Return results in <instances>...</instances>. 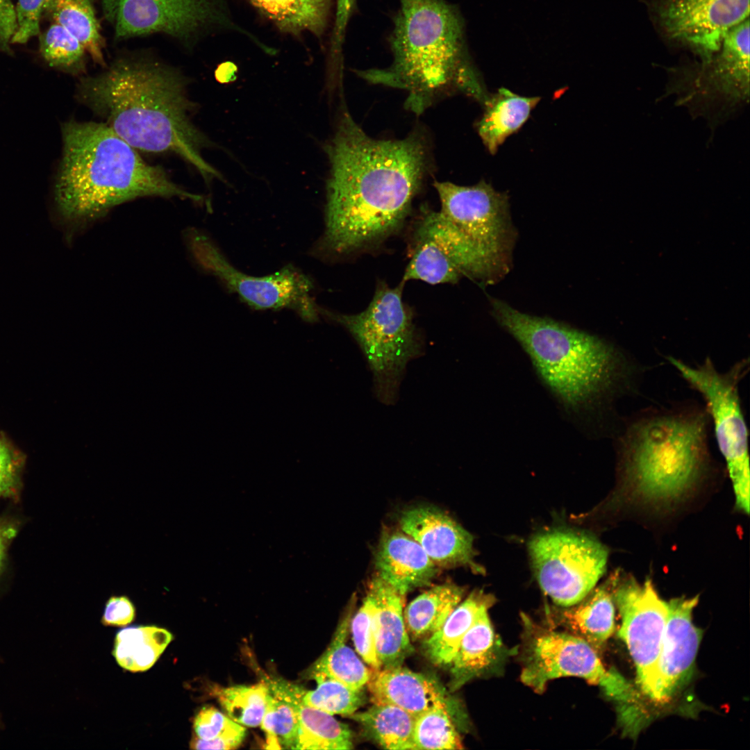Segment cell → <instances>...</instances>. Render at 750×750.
I'll list each match as a JSON object with an SVG mask.
<instances>
[{"instance_id": "cell-1", "label": "cell", "mask_w": 750, "mask_h": 750, "mask_svg": "<svg viewBox=\"0 0 750 750\" xmlns=\"http://www.w3.org/2000/svg\"><path fill=\"white\" fill-rule=\"evenodd\" d=\"M331 163L320 251L344 254L376 244L407 217L427 167L426 146L369 137L344 112L326 147Z\"/></svg>"}, {"instance_id": "cell-2", "label": "cell", "mask_w": 750, "mask_h": 750, "mask_svg": "<svg viewBox=\"0 0 750 750\" xmlns=\"http://www.w3.org/2000/svg\"><path fill=\"white\" fill-rule=\"evenodd\" d=\"M103 67L80 78V102L136 150L174 153L207 183L221 178L202 157L211 142L190 118L195 106L177 67L144 53L117 56Z\"/></svg>"}, {"instance_id": "cell-3", "label": "cell", "mask_w": 750, "mask_h": 750, "mask_svg": "<svg viewBox=\"0 0 750 750\" xmlns=\"http://www.w3.org/2000/svg\"><path fill=\"white\" fill-rule=\"evenodd\" d=\"M61 131L54 203L60 220L71 232L140 197L203 201L202 196L173 182L161 167L147 163L105 123L71 119L62 124Z\"/></svg>"}, {"instance_id": "cell-4", "label": "cell", "mask_w": 750, "mask_h": 750, "mask_svg": "<svg viewBox=\"0 0 750 750\" xmlns=\"http://www.w3.org/2000/svg\"><path fill=\"white\" fill-rule=\"evenodd\" d=\"M497 322L522 347L538 376L567 410L596 408L626 394L638 374L630 358L600 338L490 298Z\"/></svg>"}, {"instance_id": "cell-5", "label": "cell", "mask_w": 750, "mask_h": 750, "mask_svg": "<svg viewBox=\"0 0 750 750\" xmlns=\"http://www.w3.org/2000/svg\"><path fill=\"white\" fill-rule=\"evenodd\" d=\"M391 65L357 72L367 81L408 92L406 106L419 115L440 94L456 88L484 101L467 60L463 22L444 0H400L390 37Z\"/></svg>"}, {"instance_id": "cell-6", "label": "cell", "mask_w": 750, "mask_h": 750, "mask_svg": "<svg viewBox=\"0 0 750 750\" xmlns=\"http://www.w3.org/2000/svg\"><path fill=\"white\" fill-rule=\"evenodd\" d=\"M709 420L697 406L649 410L632 418L617 440L626 482L647 500L683 496L708 467Z\"/></svg>"}, {"instance_id": "cell-7", "label": "cell", "mask_w": 750, "mask_h": 750, "mask_svg": "<svg viewBox=\"0 0 750 750\" xmlns=\"http://www.w3.org/2000/svg\"><path fill=\"white\" fill-rule=\"evenodd\" d=\"M403 285L378 284L372 301L359 313L320 308V315L344 326L359 344L372 372L376 394L385 403L394 402L408 362L422 350L412 313L402 299Z\"/></svg>"}, {"instance_id": "cell-8", "label": "cell", "mask_w": 750, "mask_h": 750, "mask_svg": "<svg viewBox=\"0 0 750 750\" xmlns=\"http://www.w3.org/2000/svg\"><path fill=\"white\" fill-rule=\"evenodd\" d=\"M667 360L703 397L714 425L719 451L726 462L736 506L748 514L750 483L748 431L739 393V385L748 369V361L743 359L728 371L720 372L709 358L695 367L673 356H668Z\"/></svg>"}, {"instance_id": "cell-9", "label": "cell", "mask_w": 750, "mask_h": 750, "mask_svg": "<svg viewBox=\"0 0 750 750\" xmlns=\"http://www.w3.org/2000/svg\"><path fill=\"white\" fill-rule=\"evenodd\" d=\"M440 212L471 244L484 262L492 284L510 271L517 238L507 195L481 181L472 186L434 183Z\"/></svg>"}, {"instance_id": "cell-10", "label": "cell", "mask_w": 750, "mask_h": 750, "mask_svg": "<svg viewBox=\"0 0 750 750\" xmlns=\"http://www.w3.org/2000/svg\"><path fill=\"white\" fill-rule=\"evenodd\" d=\"M186 243L196 262L217 278L229 291L256 310H294L307 322H316L320 307L312 295L311 279L288 265L265 276L247 274L233 265L219 247L197 229L185 233Z\"/></svg>"}, {"instance_id": "cell-11", "label": "cell", "mask_w": 750, "mask_h": 750, "mask_svg": "<svg viewBox=\"0 0 750 750\" xmlns=\"http://www.w3.org/2000/svg\"><path fill=\"white\" fill-rule=\"evenodd\" d=\"M528 551L542 590L563 607L578 603L594 588L605 572L608 555L594 537L569 530L536 535Z\"/></svg>"}, {"instance_id": "cell-12", "label": "cell", "mask_w": 750, "mask_h": 750, "mask_svg": "<svg viewBox=\"0 0 750 750\" xmlns=\"http://www.w3.org/2000/svg\"><path fill=\"white\" fill-rule=\"evenodd\" d=\"M574 676L601 687L605 694L624 704L636 703L634 687L616 671L607 670L597 650L574 634L540 629L531 637L526 648L522 681L542 692L549 681Z\"/></svg>"}, {"instance_id": "cell-13", "label": "cell", "mask_w": 750, "mask_h": 750, "mask_svg": "<svg viewBox=\"0 0 750 750\" xmlns=\"http://www.w3.org/2000/svg\"><path fill=\"white\" fill-rule=\"evenodd\" d=\"M667 42L685 48L708 62L723 37L749 17V0H640Z\"/></svg>"}, {"instance_id": "cell-14", "label": "cell", "mask_w": 750, "mask_h": 750, "mask_svg": "<svg viewBox=\"0 0 750 750\" xmlns=\"http://www.w3.org/2000/svg\"><path fill=\"white\" fill-rule=\"evenodd\" d=\"M462 276L490 285L486 267L475 249L440 211L426 212L415 233L403 281L456 283Z\"/></svg>"}, {"instance_id": "cell-15", "label": "cell", "mask_w": 750, "mask_h": 750, "mask_svg": "<svg viewBox=\"0 0 750 750\" xmlns=\"http://www.w3.org/2000/svg\"><path fill=\"white\" fill-rule=\"evenodd\" d=\"M101 5L117 41L162 34L189 45L219 17L213 0H101Z\"/></svg>"}, {"instance_id": "cell-16", "label": "cell", "mask_w": 750, "mask_h": 750, "mask_svg": "<svg viewBox=\"0 0 750 750\" xmlns=\"http://www.w3.org/2000/svg\"><path fill=\"white\" fill-rule=\"evenodd\" d=\"M614 600L622 617L619 637L634 661L637 681L645 694L656 671L668 617L667 601L657 593L651 581L643 583L629 578L617 581Z\"/></svg>"}, {"instance_id": "cell-17", "label": "cell", "mask_w": 750, "mask_h": 750, "mask_svg": "<svg viewBox=\"0 0 750 750\" xmlns=\"http://www.w3.org/2000/svg\"><path fill=\"white\" fill-rule=\"evenodd\" d=\"M699 601L672 599L667 603L668 617L656 671L645 693L656 703H666L687 683L693 672L702 631L692 622V611Z\"/></svg>"}, {"instance_id": "cell-18", "label": "cell", "mask_w": 750, "mask_h": 750, "mask_svg": "<svg viewBox=\"0 0 750 750\" xmlns=\"http://www.w3.org/2000/svg\"><path fill=\"white\" fill-rule=\"evenodd\" d=\"M401 529L415 540L438 566L472 565V535L438 508L420 506L403 512Z\"/></svg>"}, {"instance_id": "cell-19", "label": "cell", "mask_w": 750, "mask_h": 750, "mask_svg": "<svg viewBox=\"0 0 750 750\" xmlns=\"http://www.w3.org/2000/svg\"><path fill=\"white\" fill-rule=\"evenodd\" d=\"M697 81L733 102L749 95V17L730 28L719 50L697 69Z\"/></svg>"}, {"instance_id": "cell-20", "label": "cell", "mask_w": 750, "mask_h": 750, "mask_svg": "<svg viewBox=\"0 0 750 750\" xmlns=\"http://www.w3.org/2000/svg\"><path fill=\"white\" fill-rule=\"evenodd\" d=\"M367 685L373 703L396 706L415 717L438 706L449 707L447 694L435 679L401 665L371 669Z\"/></svg>"}, {"instance_id": "cell-21", "label": "cell", "mask_w": 750, "mask_h": 750, "mask_svg": "<svg viewBox=\"0 0 750 750\" xmlns=\"http://www.w3.org/2000/svg\"><path fill=\"white\" fill-rule=\"evenodd\" d=\"M437 566L404 532L388 531L382 534L376 556L378 576L403 597L428 585L438 572Z\"/></svg>"}, {"instance_id": "cell-22", "label": "cell", "mask_w": 750, "mask_h": 750, "mask_svg": "<svg viewBox=\"0 0 750 750\" xmlns=\"http://www.w3.org/2000/svg\"><path fill=\"white\" fill-rule=\"evenodd\" d=\"M369 589L375 600L374 638L381 668L402 665L414 651L404 622L403 597L378 576Z\"/></svg>"}, {"instance_id": "cell-23", "label": "cell", "mask_w": 750, "mask_h": 750, "mask_svg": "<svg viewBox=\"0 0 750 750\" xmlns=\"http://www.w3.org/2000/svg\"><path fill=\"white\" fill-rule=\"evenodd\" d=\"M617 581L616 577H612L562 612L565 626L596 650L606 643L615 630L613 591Z\"/></svg>"}, {"instance_id": "cell-24", "label": "cell", "mask_w": 750, "mask_h": 750, "mask_svg": "<svg viewBox=\"0 0 750 750\" xmlns=\"http://www.w3.org/2000/svg\"><path fill=\"white\" fill-rule=\"evenodd\" d=\"M540 99L538 97L520 96L506 88H501L487 98L477 129L491 153H495L505 140L522 127Z\"/></svg>"}, {"instance_id": "cell-25", "label": "cell", "mask_w": 750, "mask_h": 750, "mask_svg": "<svg viewBox=\"0 0 750 750\" xmlns=\"http://www.w3.org/2000/svg\"><path fill=\"white\" fill-rule=\"evenodd\" d=\"M267 694L261 728L267 748L293 749L299 727L297 705L306 690L281 678L266 681Z\"/></svg>"}, {"instance_id": "cell-26", "label": "cell", "mask_w": 750, "mask_h": 750, "mask_svg": "<svg viewBox=\"0 0 750 750\" xmlns=\"http://www.w3.org/2000/svg\"><path fill=\"white\" fill-rule=\"evenodd\" d=\"M494 598L483 590H475L460 603L442 626L424 640L423 649L428 658L437 665H449L463 636L478 615L489 609Z\"/></svg>"}, {"instance_id": "cell-27", "label": "cell", "mask_w": 750, "mask_h": 750, "mask_svg": "<svg viewBox=\"0 0 750 750\" xmlns=\"http://www.w3.org/2000/svg\"><path fill=\"white\" fill-rule=\"evenodd\" d=\"M483 610L461 640L450 664L452 686L457 689L492 666L499 644L488 616Z\"/></svg>"}, {"instance_id": "cell-28", "label": "cell", "mask_w": 750, "mask_h": 750, "mask_svg": "<svg viewBox=\"0 0 750 750\" xmlns=\"http://www.w3.org/2000/svg\"><path fill=\"white\" fill-rule=\"evenodd\" d=\"M464 590L447 583L423 592L406 607L403 613L408 635L413 640L426 639L437 631L460 603Z\"/></svg>"}, {"instance_id": "cell-29", "label": "cell", "mask_w": 750, "mask_h": 750, "mask_svg": "<svg viewBox=\"0 0 750 750\" xmlns=\"http://www.w3.org/2000/svg\"><path fill=\"white\" fill-rule=\"evenodd\" d=\"M44 12L70 32L94 62L106 65L105 40L94 0H49Z\"/></svg>"}, {"instance_id": "cell-30", "label": "cell", "mask_w": 750, "mask_h": 750, "mask_svg": "<svg viewBox=\"0 0 750 750\" xmlns=\"http://www.w3.org/2000/svg\"><path fill=\"white\" fill-rule=\"evenodd\" d=\"M283 33L310 32L321 36L327 26L332 0H249Z\"/></svg>"}, {"instance_id": "cell-31", "label": "cell", "mask_w": 750, "mask_h": 750, "mask_svg": "<svg viewBox=\"0 0 750 750\" xmlns=\"http://www.w3.org/2000/svg\"><path fill=\"white\" fill-rule=\"evenodd\" d=\"M349 717L384 749L416 750L413 740L415 717L399 707L374 703L366 710L355 712Z\"/></svg>"}, {"instance_id": "cell-32", "label": "cell", "mask_w": 750, "mask_h": 750, "mask_svg": "<svg viewBox=\"0 0 750 750\" xmlns=\"http://www.w3.org/2000/svg\"><path fill=\"white\" fill-rule=\"evenodd\" d=\"M172 639L169 631L155 626L125 628L116 635L112 655L122 668L144 672L155 664Z\"/></svg>"}, {"instance_id": "cell-33", "label": "cell", "mask_w": 750, "mask_h": 750, "mask_svg": "<svg viewBox=\"0 0 750 750\" xmlns=\"http://www.w3.org/2000/svg\"><path fill=\"white\" fill-rule=\"evenodd\" d=\"M351 613L342 619L322 656L315 662L312 674L335 679L355 690H362L371 674L356 653L346 644Z\"/></svg>"}, {"instance_id": "cell-34", "label": "cell", "mask_w": 750, "mask_h": 750, "mask_svg": "<svg viewBox=\"0 0 750 750\" xmlns=\"http://www.w3.org/2000/svg\"><path fill=\"white\" fill-rule=\"evenodd\" d=\"M299 727L292 749H351L352 734L349 726L332 715L309 706L297 705Z\"/></svg>"}, {"instance_id": "cell-35", "label": "cell", "mask_w": 750, "mask_h": 750, "mask_svg": "<svg viewBox=\"0 0 750 750\" xmlns=\"http://www.w3.org/2000/svg\"><path fill=\"white\" fill-rule=\"evenodd\" d=\"M40 52L49 66L72 75L85 72L87 51L61 25L52 24L40 37Z\"/></svg>"}, {"instance_id": "cell-36", "label": "cell", "mask_w": 750, "mask_h": 750, "mask_svg": "<svg viewBox=\"0 0 750 750\" xmlns=\"http://www.w3.org/2000/svg\"><path fill=\"white\" fill-rule=\"evenodd\" d=\"M266 681L217 688L215 694L229 718L248 727L260 725L266 706Z\"/></svg>"}, {"instance_id": "cell-37", "label": "cell", "mask_w": 750, "mask_h": 750, "mask_svg": "<svg viewBox=\"0 0 750 750\" xmlns=\"http://www.w3.org/2000/svg\"><path fill=\"white\" fill-rule=\"evenodd\" d=\"M413 740L416 750L463 748L449 707L445 706L431 708L415 717Z\"/></svg>"}, {"instance_id": "cell-38", "label": "cell", "mask_w": 750, "mask_h": 750, "mask_svg": "<svg viewBox=\"0 0 750 750\" xmlns=\"http://www.w3.org/2000/svg\"><path fill=\"white\" fill-rule=\"evenodd\" d=\"M317 687L305 692L303 702L330 715L350 716L364 703L362 690H353L319 674H313Z\"/></svg>"}, {"instance_id": "cell-39", "label": "cell", "mask_w": 750, "mask_h": 750, "mask_svg": "<svg viewBox=\"0 0 750 750\" xmlns=\"http://www.w3.org/2000/svg\"><path fill=\"white\" fill-rule=\"evenodd\" d=\"M375 600L370 591L351 620V631L357 653L372 669L381 668L376 651L374 613Z\"/></svg>"}, {"instance_id": "cell-40", "label": "cell", "mask_w": 750, "mask_h": 750, "mask_svg": "<svg viewBox=\"0 0 750 750\" xmlns=\"http://www.w3.org/2000/svg\"><path fill=\"white\" fill-rule=\"evenodd\" d=\"M49 0H18L17 28L11 44H24L40 33V24Z\"/></svg>"}, {"instance_id": "cell-41", "label": "cell", "mask_w": 750, "mask_h": 750, "mask_svg": "<svg viewBox=\"0 0 750 750\" xmlns=\"http://www.w3.org/2000/svg\"><path fill=\"white\" fill-rule=\"evenodd\" d=\"M22 463L19 453L5 438L0 437V496L15 494Z\"/></svg>"}, {"instance_id": "cell-42", "label": "cell", "mask_w": 750, "mask_h": 750, "mask_svg": "<svg viewBox=\"0 0 750 750\" xmlns=\"http://www.w3.org/2000/svg\"><path fill=\"white\" fill-rule=\"evenodd\" d=\"M234 722L216 708L203 706L194 717L195 737L203 740H212L226 732Z\"/></svg>"}, {"instance_id": "cell-43", "label": "cell", "mask_w": 750, "mask_h": 750, "mask_svg": "<svg viewBox=\"0 0 750 750\" xmlns=\"http://www.w3.org/2000/svg\"><path fill=\"white\" fill-rule=\"evenodd\" d=\"M336 14L331 38V53L333 62L340 64L342 44L349 21L356 9V0H336Z\"/></svg>"}, {"instance_id": "cell-44", "label": "cell", "mask_w": 750, "mask_h": 750, "mask_svg": "<svg viewBox=\"0 0 750 750\" xmlns=\"http://www.w3.org/2000/svg\"><path fill=\"white\" fill-rule=\"evenodd\" d=\"M135 616V608L127 596H111L106 603L101 623L105 626H124L132 622Z\"/></svg>"}, {"instance_id": "cell-45", "label": "cell", "mask_w": 750, "mask_h": 750, "mask_svg": "<svg viewBox=\"0 0 750 750\" xmlns=\"http://www.w3.org/2000/svg\"><path fill=\"white\" fill-rule=\"evenodd\" d=\"M246 735L244 726L234 724L223 734L210 740H203L194 737L190 742V748L194 749H233L238 747Z\"/></svg>"}, {"instance_id": "cell-46", "label": "cell", "mask_w": 750, "mask_h": 750, "mask_svg": "<svg viewBox=\"0 0 750 750\" xmlns=\"http://www.w3.org/2000/svg\"><path fill=\"white\" fill-rule=\"evenodd\" d=\"M17 28L16 9L12 0H0V50L9 49Z\"/></svg>"}, {"instance_id": "cell-47", "label": "cell", "mask_w": 750, "mask_h": 750, "mask_svg": "<svg viewBox=\"0 0 750 750\" xmlns=\"http://www.w3.org/2000/svg\"><path fill=\"white\" fill-rule=\"evenodd\" d=\"M17 533L11 523L0 519V571L3 566L7 547Z\"/></svg>"}, {"instance_id": "cell-48", "label": "cell", "mask_w": 750, "mask_h": 750, "mask_svg": "<svg viewBox=\"0 0 750 750\" xmlns=\"http://www.w3.org/2000/svg\"><path fill=\"white\" fill-rule=\"evenodd\" d=\"M1 724H2V722H1V716H0V726H1Z\"/></svg>"}]
</instances>
